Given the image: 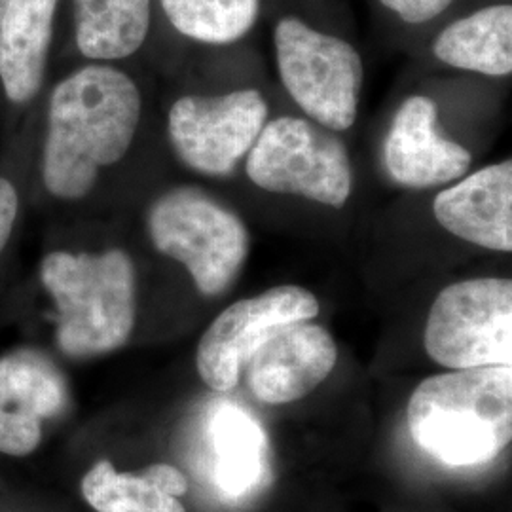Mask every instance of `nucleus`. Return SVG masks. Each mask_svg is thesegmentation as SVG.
Masks as SVG:
<instances>
[{
    "mask_svg": "<svg viewBox=\"0 0 512 512\" xmlns=\"http://www.w3.org/2000/svg\"><path fill=\"white\" fill-rule=\"evenodd\" d=\"M141 93L128 74L90 65L55 86L48 110L42 181L59 200L92 192L101 169L120 162L141 122Z\"/></svg>",
    "mask_w": 512,
    "mask_h": 512,
    "instance_id": "f257e3e1",
    "label": "nucleus"
},
{
    "mask_svg": "<svg viewBox=\"0 0 512 512\" xmlns=\"http://www.w3.org/2000/svg\"><path fill=\"white\" fill-rule=\"evenodd\" d=\"M408 429L421 450L448 467L494 461L512 437V365L423 380L408 403Z\"/></svg>",
    "mask_w": 512,
    "mask_h": 512,
    "instance_id": "f03ea898",
    "label": "nucleus"
},
{
    "mask_svg": "<svg viewBox=\"0 0 512 512\" xmlns=\"http://www.w3.org/2000/svg\"><path fill=\"white\" fill-rule=\"evenodd\" d=\"M40 277L57 308L55 342L74 357L122 348L137 315V277L128 253L55 251L42 260Z\"/></svg>",
    "mask_w": 512,
    "mask_h": 512,
    "instance_id": "7ed1b4c3",
    "label": "nucleus"
},
{
    "mask_svg": "<svg viewBox=\"0 0 512 512\" xmlns=\"http://www.w3.org/2000/svg\"><path fill=\"white\" fill-rule=\"evenodd\" d=\"M147 226L154 247L181 262L205 296L228 291L249 256L245 222L194 186L162 194L148 209Z\"/></svg>",
    "mask_w": 512,
    "mask_h": 512,
    "instance_id": "20e7f679",
    "label": "nucleus"
},
{
    "mask_svg": "<svg viewBox=\"0 0 512 512\" xmlns=\"http://www.w3.org/2000/svg\"><path fill=\"white\" fill-rule=\"evenodd\" d=\"M274 48L279 78L310 120L336 133L355 124L365 65L348 40L287 16L275 23Z\"/></svg>",
    "mask_w": 512,
    "mask_h": 512,
    "instance_id": "39448f33",
    "label": "nucleus"
},
{
    "mask_svg": "<svg viewBox=\"0 0 512 512\" xmlns=\"http://www.w3.org/2000/svg\"><path fill=\"white\" fill-rule=\"evenodd\" d=\"M251 183L340 209L353 192V165L336 131L310 118L279 116L260 131L245 160Z\"/></svg>",
    "mask_w": 512,
    "mask_h": 512,
    "instance_id": "423d86ee",
    "label": "nucleus"
},
{
    "mask_svg": "<svg viewBox=\"0 0 512 512\" xmlns=\"http://www.w3.org/2000/svg\"><path fill=\"white\" fill-rule=\"evenodd\" d=\"M423 344L433 361L452 370L512 365L511 279L476 277L442 289Z\"/></svg>",
    "mask_w": 512,
    "mask_h": 512,
    "instance_id": "0eeeda50",
    "label": "nucleus"
},
{
    "mask_svg": "<svg viewBox=\"0 0 512 512\" xmlns=\"http://www.w3.org/2000/svg\"><path fill=\"white\" fill-rule=\"evenodd\" d=\"M268 122L258 90L186 95L167 114V135L179 160L205 177H228Z\"/></svg>",
    "mask_w": 512,
    "mask_h": 512,
    "instance_id": "6e6552de",
    "label": "nucleus"
},
{
    "mask_svg": "<svg viewBox=\"0 0 512 512\" xmlns=\"http://www.w3.org/2000/svg\"><path fill=\"white\" fill-rule=\"evenodd\" d=\"M319 315L315 294L298 285H279L228 306L205 330L196 353L203 382L213 391H232L255 349L281 325Z\"/></svg>",
    "mask_w": 512,
    "mask_h": 512,
    "instance_id": "1a4fd4ad",
    "label": "nucleus"
},
{
    "mask_svg": "<svg viewBox=\"0 0 512 512\" xmlns=\"http://www.w3.org/2000/svg\"><path fill=\"white\" fill-rule=\"evenodd\" d=\"M473 156L442 135L433 99L412 95L397 109L384 141V165L395 183L423 190L467 175Z\"/></svg>",
    "mask_w": 512,
    "mask_h": 512,
    "instance_id": "9d476101",
    "label": "nucleus"
},
{
    "mask_svg": "<svg viewBox=\"0 0 512 512\" xmlns=\"http://www.w3.org/2000/svg\"><path fill=\"white\" fill-rule=\"evenodd\" d=\"M338 361L334 338L321 325L296 321L281 325L247 361V380L266 404L294 403L327 380Z\"/></svg>",
    "mask_w": 512,
    "mask_h": 512,
    "instance_id": "9b49d317",
    "label": "nucleus"
},
{
    "mask_svg": "<svg viewBox=\"0 0 512 512\" xmlns=\"http://www.w3.org/2000/svg\"><path fill=\"white\" fill-rule=\"evenodd\" d=\"M67 385L50 359L18 351L0 359V452L27 456L42 440V421L61 414Z\"/></svg>",
    "mask_w": 512,
    "mask_h": 512,
    "instance_id": "f8f14e48",
    "label": "nucleus"
},
{
    "mask_svg": "<svg viewBox=\"0 0 512 512\" xmlns=\"http://www.w3.org/2000/svg\"><path fill=\"white\" fill-rule=\"evenodd\" d=\"M433 215L456 238L482 249L511 253V160L486 165L440 190Z\"/></svg>",
    "mask_w": 512,
    "mask_h": 512,
    "instance_id": "ddd939ff",
    "label": "nucleus"
},
{
    "mask_svg": "<svg viewBox=\"0 0 512 512\" xmlns=\"http://www.w3.org/2000/svg\"><path fill=\"white\" fill-rule=\"evenodd\" d=\"M57 0H10L0 18V80L12 103L37 95L48 63Z\"/></svg>",
    "mask_w": 512,
    "mask_h": 512,
    "instance_id": "4468645a",
    "label": "nucleus"
},
{
    "mask_svg": "<svg viewBox=\"0 0 512 512\" xmlns=\"http://www.w3.org/2000/svg\"><path fill=\"white\" fill-rule=\"evenodd\" d=\"M213 480L228 497L251 494L266 475L268 440L255 416L239 404L222 401L209 420Z\"/></svg>",
    "mask_w": 512,
    "mask_h": 512,
    "instance_id": "2eb2a0df",
    "label": "nucleus"
},
{
    "mask_svg": "<svg viewBox=\"0 0 512 512\" xmlns=\"http://www.w3.org/2000/svg\"><path fill=\"white\" fill-rule=\"evenodd\" d=\"M440 63L484 76L512 73V6L480 8L444 27L433 42Z\"/></svg>",
    "mask_w": 512,
    "mask_h": 512,
    "instance_id": "dca6fc26",
    "label": "nucleus"
},
{
    "mask_svg": "<svg viewBox=\"0 0 512 512\" xmlns=\"http://www.w3.org/2000/svg\"><path fill=\"white\" fill-rule=\"evenodd\" d=\"M186 490V476L165 463L131 475L99 461L82 480V494L97 512H186L179 501Z\"/></svg>",
    "mask_w": 512,
    "mask_h": 512,
    "instance_id": "f3484780",
    "label": "nucleus"
},
{
    "mask_svg": "<svg viewBox=\"0 0 512 512\" xmlns=\"http://www.w3.org/2000/svg\"><path fill=\"white\" fill-rule=\"evenodd\" d=\"M152 0H74L76 44L99 61L135 54L147 40Z\"/></svg>",
    "mask_w": 512,
    "mask_h": 512,
    "instance_id": "a211bd4d",
    "label": "nucleus"
},
{
    "mask_svg": "<svg viewBox=\"0 0 512 512\" xmlns=\"http://www.w3.org/2000/svg\"><path fill=\"white\" fill-rule=\"evenodd\" d=\"M169 23L183 37L228 46L247 37L260 18L262 0H160Z\"/></svg>",
    "mask_w": 512,
    "mask_h": 512,
    "instance_id": "6ab92c4d",
    "label": "nucleus"
},
{
    "mask_svg": "<svg viewBox=\"0 0 512 512\" xmlns=\"http://www.w3.org/2000/svg\"><path fill=\"white\" fill-rule=\"evenodd\" d=\"M380 2L397 18L403 19L404 23L420 25V23L439 18L454 0H380Z\"/></svg>",
    "mask_w": 512,
    "mask_h": 512,
    "instance_id": "aec40b11",
    "label": "nucleus"
},
{
    "mask_svg": "<svg viewBox=\"0 0 512 512\" xmlns=\"http://www.w3.org/2000/svg\"><path fill=\"white\" fill-rule=\"evenodd\" d=\"M19 198L14 184L0 177V253L12 236L18 219Z\"/></svg>",
    "mask_w": 512,
    "mask_h": 512,
    "instance_id": "412c9836",
    "label": "nucleus"
},
{
    "mask_svg": "<svg viewBox=\"0 0 512 512\" xmlns=\"http://www.w3.org/2000/svg\"><path fill=\"white\" fill-rule=\"evenodd\" d=\"M8 2H10V0H0V18H2V14H4V10H6Z\"/></svg>",
    "mask_w": 512,
    "mask_h": 512,
    "instance_id": "4be33fe9",
    "label": "nucleus"
}]
</instances>
